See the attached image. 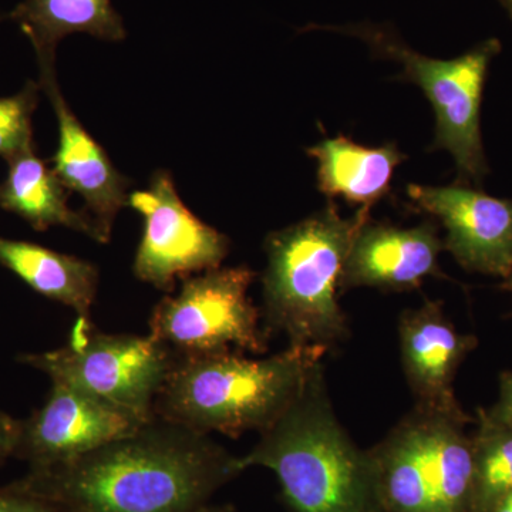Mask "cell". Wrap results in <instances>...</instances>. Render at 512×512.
I'll return each instance as SVG.
<instances>
[{
  "label": "cell",
  "mask_w": 512,
  "mask_h": 512,
  "mask_svg": "<svg viewBox=\"0 0 512 512\" xmlns=\"http://www.w3.org/2000/svg\"><path fill=\"white\" fill-rule=\"evenodd\" d=\"M238 460L208 434L156 417L131 436L9 485L66 512H194L244 473Z\"/></svg>",
  "instance_id": "6da1fadb"
},
{
  "label": "cell",
  "mask_w": 512,
  "mask_h": 512,
  "mask_svg": "<svg viewBox=\"0 0 512 512\" xmlns=\"http://www.w3.org/2000/svg\"><path fill=\"white\" fill-rule=\"evenodd\" d=\"M238 461L242 471L271 470L292 512H380L372 458L336 416L323 360L281 419Z\"/></svg>",
  "instance_id": "7a4b0ae2"
},
{
  "label": "cell",
  "mask_w": 512,
  "mask_h": 512,
  "mask_svg": "<svg viewBox=\"0 0 512 512\" xmlns=\"http://www.w3.org/2000/svg\"><path fill=\"white\" fill-rule=\"evenodd\" d=\"M322 348L288 346L278 355L248 359L241 352L173 355L154 402V416L185 429L237 437L271 429L323 360Z\"/></svg>",
  "instance_id": "3957f363"
},
{
  "label": "cell",
  "mask_w": 512,
  "mask_h": 512,
  "mask_svg": "<svg viewBox=\"0 0 512 512\" xmlns=\"http://www.w3.org/2000/svg\"><path fill=\"white\" fill-rule=\"evenodd\" d=\"M369 210L340 217L329 202L322 211L265 239L268 265L262 275L265 330L284 333L289 346L338 348L350 338L339 303L343 269L357 229Z\"/></svg>",
  "instance_id": "277c9868"
},
{
  "label": "cell",
  "mask_w": 512,
  "mask_h": 512,
  "mask_svg": "<svg viewBox=\"0 0 512 512\" xmlns=\"http://www.w3.org/2000/svg\"><path fill=\"white\" fill-rule=\"evenodd\" d=\"M473 417L413 406L375 446L380 512H474Z\"/></svg>",
  "instance_id": "5b68a950"
},
{
  "label": "cell",
  "mask_w": 512,
  "mask_h": 512,
  "mask_svg": "<svg viewBox=\"0 0 512 512\" xmlns=\"http://www.w3.org/2000/svg\"><path fill=\"white\" fill-rule=\"evenodd\" d=\"M23 365L119 407L146 421L156 419L154 402L173 353L153 336L104 333L90 318H77L63 348L19 357Z\"/></svg>",
  "instance_id": "8992f818"
},
{
  "label": "cell",
  "mask_w": 512,
  "mask_h": 512,
  "mask_svg": "<svg viewBox=\"0 0 512 512\" xmlns=\"http://www.w3.org/2000/svg\"><path fill=\"white\" fill-rule=\"evenodd\" d=\"M380 56L403 64L402 79L421 87L434 113L436 136L431 150H446L454 158L457 183L481 185L488 174L481 103L491 60L501 52L497 39H488L456 59L440 60L419 55L379 29H352Z\"/></svg>",
  "instance_id": "52a82bcc"
},
{
  "label": "cell",
  "mask_w": 512,
  "mask_h": 512,
  "mask_svg": "<svg viewBox=\"0 0 512 512\" xmlns=\"http://www.w3.org/2000/svg\"><path fill=\"white\" fill-rule=\"evenodd\" d=\"M255 276L247 266H237L185 279L178 295L154 308L150 336L177 356L229 350L264 355L269 333L248 295Z\"/></svg>",
  "instance_id": "ba28073f"
},
{
  "label": "cell",
  "mask_w": 512,
  "mask_h": 512,
  "mask_svg": "<svg viewBox=\"0 0 512 512\" xmlns=\"http://www.w3.org/2000/svg\"><path fill=\"white\" fill-rule=\"evenodd\" d=\"M127 205L144 220L134 259V275L140 281L170 292L177 279L220 268L227 258V235L185 207L167 171H157L147 190L128 195Z\"/></svg>",
  "instance_id": "9c48e42d"
},
{
  "label": "cell",
  "mask_w": 512,
  "mask_h": 512,
  "mask_svg": "<svg viewBox=\"0 0 512 512\" xmlns=\"http://www.w3.org/2000/svg\"><path fill=\"white\" fill-rule=\"evenodd\" d=\"M144 424L146 421L119 407L53 383L45 404L20 420L13 457L26 461L29 470L57 466L131 436Z\"/></svg>",
  "instance_id": "30bf717a"
},
{
  "label": "cell",
  "mask_w": 512,
  "mask_h": 512,
  "mask_svg": "<svg viewBox=\"0 0 512 512\" xmlns=\"http://www.w3.org/2000/svg\"><path fill=\"white\" fill-rule=\"evenodd\" d=\"M413 207L440 221L446 229L444 251L468 272L512 275V200L495 198L471 185L447 187L410 184Z\"/></svg>",
  "instance_id": "8fae6325"
},
{
  "label": "cell",
  "mask_w": 512,
  "mask_h": 512,
  "mask_svg": "<svg viewBox=\"0 0 512 512\" xmlns=\"http://www.w3.org/2000/svg\"><path fill=\"white\" fill-rule=\"evenodd\" d=\"M441 251L444 242L434 222L400 228L369 217L357 229L350 245L342 292L353 288L414 291L426 278H443L439 266Z\"/></svg>",
  "instance_id": "7c38bea8"
},
{
  "label": "cell",
  "mask_w": 512,
  "mask_h": 512,
  "mask_svg": "<svg viewBox=\"0 0 512 512\" xmlns=\"http://www.w3.org/2000/svg\"><path fill=\"white\" fill-rule=\"evenodd\" d=\"M399 345L414 406L439 412L463 409L454 380L464 360L477 349L476 336L461 333L443 303L426 301L400 315Z\"/></svg>",
  "instance_id": "4fadbf2b"
},
{
  "label": "cell",
  "mask_w": 512,
  "mask_h": 512,
  "mask_svg": "<svg viewBox=\"0 0 512 512\" xmlns=\"http://www.w3.org/2000/svg\"><path fill=\"white\" fill-rule=\"evenodd\" d=\"M40 89L49 97L59 126V144L52 168L64 187L82 195L86 212L109 242L114 220L128 204L130 181L111 164L104 148L82 126L64 100L56 69L40 70Z\"/></svg>",
  "instance_id": "5bb4252c"
},
{
  "label": "cell",
  "mask_w": 512,
  "mask_h": 512,
  "mask_svg": "<svg viewBox=\"0 0 512 512\" xmlns=\"http://www.w3.org/2000/svg\"><path fill=\"white\" fill-rule=\"evenodd\" d=\"M306 154L318 163V188L323 195L369 211L389 194L394 171L407 160L394 143L366 147L345 136L323 138Z\"/></svg>",
  "instance_id": "9a60e30c"
},
{
  "label": "cell",
  "mask_w": 512,
  "mask_h": 512,
  "mask_svg": "<svg viewBox=\"0 0 512 512\" xmlns=\"http://www.w3.org/2000/svg\"><path fill=\"white\" fill-rule=\"evenodd\" d=\"M8 175L0 183V208L23 218L36 231L64 227L104 244L99 227L84 212L69 207V190L55 171L36 156L35 148L6 160Z\"/></svg>",
  "instance_id": "2e32d148"
},
{
  "label": "cell",
  "mask_w": 512,
  "mask_h": 512,
  "mask_svg": "<svg viewBox=\"0 0 512 512\" xmlns=\"http://www.w3.org/2000/svg\"><path fill=\"white\" fill-rule=\"evenodd\" d=\"M6 19L19 25L32 43L39 69L55 67L57 45L73 33L106 42L126 37L123 19L110 0H23Z\"/></svg>",
  "instance_id": "e0dca14e"
},
{
  "label": "cell",
  "mask_w": 512,
  "mask_h": 512,
  "mask_svg": "<svg viewBox=\"0 0 512 512\" xmlns=\"http://www.w3.org/2000/svg\"><path fill=\"white\" fill-rule=\"evenodd\" d=\"M0 264L33 291L63 303L77 318H90L99 286L92 262L32 242L0 237Z\"/></svg>",
  "instance_id": "ac0fdd59"
},
{
  "label": "cell",
  "mask_w": 512,
  "mask_h": 512,
  "mask_svg": "<svg viewBox=\"0 0 512 512\" xmlns=\"http://www.w3.org/2000/svg\"><path fill=\"white\" fill-rule=\"evenodd\" d=\"M473 446V510L488 512L498 500L512 493V429L478 407Z\"/></svg>",
  "instance_id": "d6986e66"
},
{
  "label": "cell",
  "mask_w": 512,
  "mask_h": 512,
  "mask_svg": "<svg viewBox=\"0 0 512 512\" xmlns=\"http://www.w3.org/2000/svg\"><path fill=\"white\" fill-rule=\"evenodd\" d=\"M39 90V84L29 80L19 93L0 97V157L5 160L35 148L33 114Z\"/></svg>",
  "instance_id": "ffe728a7"
},
{
  "label": "cell",
  "mask_w": 512,
  "mask_h": 512,
  "mask_svg": "<svg viewBox=\"0 0 512 512\" xmlns=\"http://www.w3.org/2000/svg\"><path fill=\"white\" fill-rule=\"evenodd\" d=\"M0 512H66L57 505L15 490L10 485L0 488Z\"/></svg>",
  "instance_id": "44dd1931"
},
{
  "label": "cell",
  "mask_w": 512,
  "mask_h": 512,
  "mask_svg": "<svg viewBox=\"0 0 512 512\" xmlns=\"http://www.w3.org/2000/svg\"><path fill=\"white\" fill-rule=\"evenodd\" d=\"M488 412L512 429V370H505L498 379V399Z\"/></svg>",
  "instance_id": "7402d4cb"
},
{
  "label": "cell",
  "mask_w": 512,
  "mask_h": 512,
  "mask_svg": "<svg viewBox=\"0 0 512 512\" xmlns=\"http://www.w3.org/2000/svg\"><path fill=\"white\" fill-rule=\"evenodd\" d=\"M20 420L13 419L8 414L0 412V466L15 456L18 444Z\"/></svg>",
  "instance_id": "603a6c76"
},
{
  "label": "cell",
  "mask_w": 512,
  "mask_h": 512,
  "mask_svg": "<svg viewBox=\"0 0 512 512\" xmlns=\"http://www.w3.org/2000/svg\"><path fill=\"white\" fill-rule=\"evenodd\" d=\"M194 512H235V507L232 504H205Z\"/></svg>",
  "instance_id": "cb8c5ba5"
},
{
  "label": "cell",
  "mask_w": 512,
  "mask_h": 512,
  "mask_svg": "<svg viewBox=\"0 0 512 512\" xmlns=\"http://www.w3.org/2000/svg\"><path fill=\"white\" fill-rule=\"evenodd\" d=\"M488 512H512V493L504 495Z\"/></svg>",
  "instance_id": "d4e9b609"
},
{
  "label": "cell",
  "mask_w": 512,
  "mask_h": 512,
  "mask_svg": "<svg viewBox=\"0 0 512 512\" xmlns=\"http://www.w3.org/2000/svg\"><path fill=\"white\" fill-rule=\"evenodd\" d=\"M501 289H504V291L512 293V275L510 278L504 279L503 284H501Z\"/></svg>",
  "instance_id": "484cf974"
},
{
  "label": "cell",
  "mask_w": 512,
  "mask_h": 512,
  "mask_svg": "<svg viewBox=\"0 0 512 512\" xmlns=\"http://www.w3.org/2000/svg\"><path fill=\"white\" fill-rule=\"evenodd\" d=\"M505 8H507L508 12H510L512 18V0H501Z\"/></svg>",
  "instance_id": "4316f807"
}]
</instances>
